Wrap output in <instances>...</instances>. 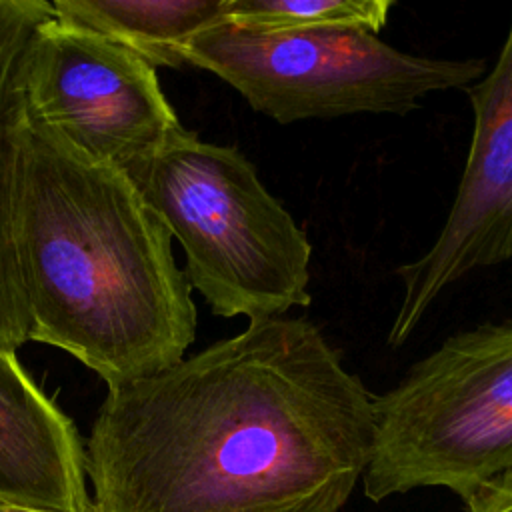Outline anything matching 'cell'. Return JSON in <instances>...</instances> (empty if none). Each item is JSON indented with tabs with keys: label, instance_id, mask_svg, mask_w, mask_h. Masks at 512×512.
Masks as SVG:
<instances>
[{
	"label": "cell",
	"instance_id": "277c9868",
	"mask_svg": "<svg viewBox=\"0 0 512 512\" xmlns=\"http://www.w3.org/2000/svg\"><path fill=\"white\" fill-rule=\"evenodd\" d=\"M372 408L370 500L442 486L468 504L512 482V320L452 334Z\"/></svg>",
	"mask_w": 512,
	"mask_h": 512
},
{
	"label": "cell",
	"instance_id": "30bf717a",
	"mask_svg": "<svg viewBox=\"0 0 512 512\" xmlns=\"http://www.w3.org/2000/svg\"><path fill=\"white\" fill-rule=\"evenodd\" d=\"M58 22L100 34L154 68H180L190 40L224 20V0H56Z\"/></svg>",
	"mask_w": 512,
	"mask_h": 512
},
{
	"label": "cell",
	"instance_id": "4fadbf2b",
	"mask_svg": "<svg viewBox=\"0 0 512 512\" xmlns=\"http://www.w3.org/2000/svg\"><path fill=\"white\" fill-rule=\"evenodd\" d=\"M0 512H64V510H54V508H42V506H30L22 502H10L0 498ZM88 512H96L94 508Z\"/></svg>",
	"mask_w": 512,
	"mask_h": 512
},
{
	"label": "cell",
	"instance_id": "52a82bcc",
	"mask_svg": "<svg viewBox=\"0 0 512 512\" xmlns=\"http://www.w3.org/2000/svg\"><path fill=\"white\" fill-rule=\"evenodd\" d=\"M472 140L432 246L396 268L402 282L388 344L402 346L434 300L466 274L512 260V20L494 66L472 86Z\"/></svg>",
	"mask_w": 512,
	"mask_h": 512
},
{
	"label": "cell",
	"instance_id": "8992f818",
	"mask_svg": "<svg viewBox=\"0 0 512 512\" xmlns=\"http://www.w3.org/2000/svg\"><path fill=\"white\" fill-rule=\"evenodd\" d=\"M26 106L34 126L122 172L182 128L150 62L56 16L36 36Z\"/></svg>",
	"mask_w": 512,
	"mask_h": 512
},
{
	"label": "cell",
	"instance_id": "6da1fadb",
	"mask_svg": "<svg viewBox=\"0 0 512 512\" xmlns=\"http://www.w3.org/2000/svg\"><path fill=\"white\" fill-rule=\"evenodd\" d=\"M374 396L308 318L276 316L108 388L96 512H338L370 462Z\"/></svg>",
	"mask_w": 512,
	"mask_h": 512
},
{
	"label": "cell",
	"instance_id": "9c48e42d",
	"mask_svg": "<svg viewBox=\"0 0 512 512\" xmlns=\"http://www.w3.org/2000/svg\"><path fill=\"white\" fill-rule=\"evenodd\" d=\"M54 18L46 0H0V348L28 342L20 264V196L28 136L26 76L40 28Z\"/></svg>",
	"mask_w": 512,
	"mask_h": 512
},
{
	"label": "cell",
	"instance_id": "5b68a950",
	"mask_svg": "<svg viewBox=\"0 0 512 512\" xmlns=\"http://www.w3.org/2000/svg\"><path fill=\"white\" fill-rule=\"evenodd\" d=\"M184 60L230 84L278 124L352 114L404 116L432 92L470 86L482 58H426L364 30L256 32L218 22L198 32Z\"/></svg>",
	"mask_w": 512,
	"mask_h": 512
},
{
	"label": "cell",
	"instance_id": "7a4b0ae2",
	"mask_svg": "<svg viewBox=\"0 0 512 512\" xmlns=\"http://www.w3.org/2000/svg\"><path fill=\"white\" fill-rule=\"evenodd\" d=\"M18 236L28 340L64 350L108 388L184 360L196 338L190 284L122 170L30 122Z\"/></svg>",
	"mask_w": 512,
	"mask_h": 512
},
{
	"label": "cell",
	"instance_id": "8fae6325",
	"mask_svg": "<svg viewBox=\"0 0 512 512\" xmlns=\"http://www.w3.org/2000/svg\"><path fill=\"white\" fill-rule=\"evenodd\" d=\"M390 0H224V22L256 32L364 30L378 34Z\"/></svg>",
	"mask_w": 512,
	"mask_h": 512
},
{
	"label": "cell",
	"instance_id": "7c38bea8",
	"mask_svg": "<svg viewBox=\"0 0 512 512\" xmlns=\"http://www.w3.org/2000/svg\"><path fill=\"white\" fill-rule=\"evenodd\" d=\"M468 512H512V482L466 504Z\"/></svg>",
	"mask_w": 512,
	"mask_h": 512
},
{
	"label": "cell",
	"instance_id": "ba28073f",
	"mask_svg": "<svg viewBox=\"0 0 512 512\" xmlns=\"http://www.w3.org/2000/svg\"><path fill=\"white\" fill-rule=\"evenodd\" d=\"M74 422L0 348V498L64 512L94 508Z\"/></svg>",
	"mask_w": 512,
	"mask_h": 512
},
{
	"label": "cell",
	"instance_id": "3957f363",
	"mask_svg": "<svg viewBox=\"0 0 512 512\" xmlns=\"http://www.w3.org/2000/svg\"><path fill=\"white\" fill-rule=\"evenodd\" d=\"M124 174L182 246L212 314L254 322L310 306L312 244L236 146L182 126Z\"/></svg>",
	"mask_w": 512,
	"mask_h": 512
}]
</instances>
